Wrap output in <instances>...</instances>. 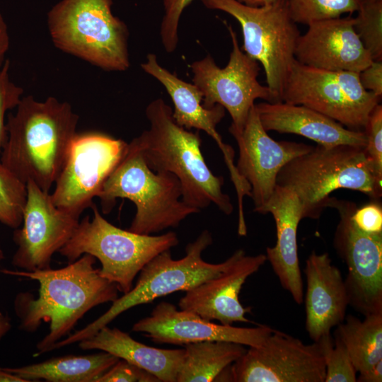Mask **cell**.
Instances as JSON below:
<instances>
[{"instance_id":"603a6c76","label":"cell","mask_w":382,"mask_h":382,"mask_svg":"<svg viewBox=\"0 0 382 382\" xmlns=\"http://www.w3.org/2000/svg\"><path fill=\"white\" fill-rule=\"evenodd\" d=\"M255 106L267 132L303 136L325 147L342 144L363 148L366 146L365 132L349 129L306 106L283 101H265Z\"/></svg>"},{"instance_id":"4316f807","label":"cell","mask_w":382,"mask_h":382,"mask_svg":"<svg viewBox=\"0 0 382 382\" xmlns=\"http://www.w3.org/2000/svg\"><path fill=\"white\" fill-rule=\"evenodd\" d=\"M335 337L345 345L357 372L362 373L382 359V313L345 316Z\"/></svg>"},{"instance_id":"484cf974","label":"cell","mask_w":382,"mask_h":382,"mask_svg":"<svg viewBox=\"0 0 382 382\" xmlns=\"http://www.w3.org/2000/svg\"><path fill=\"white\" fill-rule=\"evenodd\" d=\"M184 346V359L176 382L216 381L246 351L244 345L226 341H204Z\"/></svg>"},{"instance_id":"d590c367","label":"cell","mask_w":382,"mask_h":382,"mask_svg":"<svg viewBox=\"0 0 382 382\" xmlns=\"http://www.w3.org/2000/svg\"><path fill=\"white\" fill-rule=\"evenodd\" d=\"M352 219L356 226L366 233H382V207L376 202H370L355 209Z\"/></svg>"},{"instance_id":"d6986e66","label":"cell","mask_w":382,"mask_h":382,"mask_svg":"<svg viewBox=\"0 0 382 382\" xmlns=\"http://www.w3.org/2000/svg\"><path fill=\"white\" fill-rule=\"evenodd\" d=\"M267 261L265 254L247 255L243 249L234 261L221 274L185 291L179 302L180 309L194 312L204 319L218 320L221 324L250 323L239 294L246 279Z\"/></svg>"},{"instance_id":"277c9868","label":"cell","mask_w":382,"mask_h":382,"mask_svg":"<svg viewBox=\"0 0 382 382\" xmlns=\"http://www.w3.org/2000/svg\"><path fill=\"white\" fill-rule=\"evenodd\" d=\"M98 197L105 214L117 198L132 201L137 211L128 230L139 234L178 227L187 216L200 212L183 201L181 185L174 175L154 172L149 167L137 137L128 144Z\"/></svg>"},{"instance_id":"52a82bcc","label":"cell","mask_w":382,"mask_h":382,"mask_svg":"<svg viewBox=\"0 0 382 382\" xmlns=\"http://www.w3.org/2000/svg\"><path fill=\"white\" fill-rule=\"evenodd\" d=\"M212 243L210 232L204 230L187 245L183 257L173 259L170 250L158 254L139 272L135 286L129 291L112 302L110 308L94 321L60 340L52 346L51 349L88 339L131 308L150 303L175 291H187L216 277L234 261L239 249L222 262L209 263L203 260L202 253Z\"/></svg>"},{"instance_id":"8d00e7d4","label":"cell","mask_w":382,"mask_h":382,"mask_svg":"<svg viewBox=\"0 0 382 382\" xmlns=\"http://www.w3.org/2000/svg\"><path fill=\"white\" fill-rule=\"evenodd\" d=\"M360 83L367 91L382 96V61L372 62L359 73Z\"/></svg>"},{"instance_id":"ee69618b","label":"cell","mask_w":382,"mask_h":382,"mask_svg":"<svg viewBox=\"0 0 382 382\" xmlns=\"http://www.w3.org/2000/svg\"></svg>"},{"instance_id":"b9f144b4","label":"cell","mask_w":382,"mask_h":382,"mask_svg":"<svg viewBox=\"0 0 382 382\" xmlns=\"http://www.w3.org/2000/svg\"><path fill=\"white\" fill-rule=\"evenodd\" d=\"M238 1L251 6H261L271 3L274 0H238Z\"/></svg>"},{"instance_id":"ab89813d","label":"cell","mask_w":382,"mask_h":382,"mask_svg":"<svg viewBox=\"0 0 382 382\" xmlns=\"http://www.w3.org/2000/svg\"><path fill=\"white\" fill-rule=\"evenodd\" d=\"M11 323L8 316L0 312V341L3 337L11 330Z\"/></svg>"},{"instance_id":"f546056e","label":"cell","mask_w":382,"mask_h":382,"mask_svg":"<svg viewBox=\"0 0 382 382\" xmlns=\"http://www.w3.org/2000/svg\"><path fill=\"white\" fill-rule=\"evenodd\" d=\"M354 28L373 60L382 61V0H364Z\"/></svg>"},{"instance_id":"8fae6325","label":"cell","mask_w":382,"mask_h":382,"mask_svg":"<svg viewBox=\"0 0 382 382\" xmlns=\"http://www.w3.org/2000/svg\"><path fill=\"white\" fill-rule=\"evenodd\" d=\"M128 143L100 132L76 134L51 195L54 204L76 217L93 205L125 154Z\"/></svg>"},{"instance_id":"4fadbf2b","label":"cell","mask_w":382,"mask_h":382,"mask_svg":"<svg viewBox=\"0 0 382 382\" xmlns=\"http://www.w3.org/2000/svg\"><path fill=\"white\" fill-rule=\"evenodd\" d=\"M328 207L340 217L333 245L348 269L344 282L349 306L364 316L382 313V233H366L356 226L355 203L330 197Z\"/></svg>"},{"instance_id":"9a60e30c","label":"cell","mask_w":382,"mask_h":382,"mask_svg":"<svg viewBox=\"0 0 382 382\" xmlns=\"http://www.w3.org/2000/svg\"><path fill=\"white\" fill-rule=\"evenodd\" d=\"M26 187L22 227L13 233L17 250L11 262L33 272L50 267L52 255L71 238L79 219L57 208L51 195L34 182L28 181Z\"/></svg>"},{"instance_id":"8992f818","label":"cell","mask_w":382,"mask_h":382,"mask_svg":"<svg viewBox=\"0 0 382 382\" xmlns=\"http://www.w3.org/2000/svg\"><path fill=\"white\" fill-rule=\"evenodd\" d=\"M112 0H62L48 13L54 45L105 71L130 66L129 32L112 12Z\"/></svg>"},{"instance_id":"5bb4252c","label":"cell","mask_w":382,"mask_h":382,"mask_svg":"<svg viewBox=\"0 0 382 382\" xmlns=\"http://www.w3.org/2000/svg\"><path fill=\"white\" fill-rule=\"evenodd\" d=\"M230 366L226 381L324 382L325 377L318 342L306 345L274 329L260 345L249 347Z\"/></svg>"},{"instance_id":"7402d4cb","label":"cell","mask_w":382,"mask_h":382,"mask_svg":"<svg viewBox=\"0 0 382 382\" xmlns=\"http://www.w3.org/2000/svg\"><path fill=\"white\" fill-rule=\"evenodd\" d=\"M141 67L164 86L174 105L173 117L176 123L187 129L194 128L209 135L221 149L229 173L236 174L237 168L234 163V150L223 141L216 130L217 125L225 115V109L219 105L205 108L199 88L194 83L182 80L161 66L154 53L146 56V60L141 64Z\"/></svg>"},{"instance_id":"30bf717a","label":"cell","mask_w":382,"mask_h":382,"mask_svg":"<svg viewBox=\"0 0 382 382\" xmlns=\"http://www.w3.org/2000/svg\"><path fill=\"white\" fill-rule=\"evenodd\" d=\"M380 97L361 86L359 72L327 71L295 60L282 101L311 108L346 128L364 132Z\"/></svg>"},{"instance_id":"e0dca14e","label":"cell","mask_w":382,"mask_h":382,"mask_svg":"<svg viewBox=\"0 0 382 382\" xmlns=\"http://www.w3.org/2000/svg\"><path fill=\"white\" fill-rule=\"evenodd\" d=\"M156 343L185 345L204 341H226L248 347L260 345L274 329L257 324L254 328L234 327L212 323L197 313L178 310L170 303L162 301L132 326Z\"/></svg>"},{"instance_id":"7bdbcfd3","label":"cell","mask_w":382,"mask_h":382,"mask_svg":"<svg viewBox=\"0 0 382 382\" xmlns=\"http://www.w3.org/2000/svg\"><path fill=\"white\" fill-rule=\"evenodd\" d=\"M5 258V256H4V253L2 250V249L0 248V262L3 260H4Z\"/></svg>"},{"instance_id":"4dcf8cb0","label":"cell","mask_w":382,"mask_h":382,"mask_svg":"<svg viewBox=\"0 0 382 382\" xmlns=\"http://www.w3.org/2000/svg\"><path fill=\"white\" fill-rule=\"evenodd\" d=\"M318 342L325 365L324 382H357V371L341 340L329 333Z\"/></svg>"},{"instance_id":"7c38bea8","label":"cell","mask_w":382,"mask_h":382,"mask_svg":"<svg viewBox=\"0 0 382 382\" xmlns=\"http://www.w3.org/2000/svg\"><path fill=\"white\" fill-rule=\"evenodd\" d=\"M227 28L232 50L226 66L220 68L207 54L193 62L190 69L192 82L202 93L203 105L207 108L215 105L222 106L232 120L228 129L241 131L255 100L274 101L268 87L257 80L259 63L241 50L232 26L228 25Z\"/></svg>"},{"instance_id":"9c48e42d","label":"cell","mask_w":382,"mask_h":382,"mask_svg":"<svg viewBox=\"0 0 382 382\" xmlns=\"http://www.w3.org/2000/svg\"><path fill=\"white\" fill-rule=\"evenodd\" d=\"M201 1L207 8L224 11L239 23L245 53L262 66L274 103L281 102L301 35L286 0H274L261 6H248L238 0Z\"/></svg>"},{"instance_id":"6da1fadb","label":"cell","mask_w":382,"mask_h":382,"mask_svg":"<svg viewBox=\"0 0 382 382\" xmlns=\"http://www.w3.org/2000/svg\"><path fill=\"white\" fill-rule=\"evenodd\" d=\"M96 257L83 254L64 267L52 270L1 272L26 277L39 282L35 299L28 292L19 293L14 300V310L20 320L19 328L36 331L42 323H50L49 332L37 344L39 355L69 335L78 321L93 308L118 298V288L103 277L96 268Z\"/></svg>"},{"instance_id":"2e32d148","label":"cell","mask_w":382,"mask_h":382,"mask_svg":"<svg viewBox=\"0 0 382 382\" xmlns=\"http://www.w3.org/2000/svg\"><path fill=\"white\" fill-rule=\"evenodd\" d=\"M228 130L238 146L239 157L236 166L250 186L254 212L258 213L274 193L280 170L293 158L310 151L313 146L274 140L263 128L255 105L241 131Z\"/></svg>"},{"instance_id":"f1b7e54d","label":"cell","mask_w":382,"mask_h":382,"mask_svg":"<svg viewBox=\"0 0 382 382\" xmlns=\"http://www.w3.org/2000/svg\"><path fill=\"white\" fill-rule=\"evenodd\" d=\"M27 199L26 184L0 161V222L19 228Z\"/></svg>"},{"instance_id":"83f0119b","label":"cell","mask_w":382,"mask_h":382,"mask_svg":"<svg viewBox=\"0 0 382 382\" xmlns=\"http://www.w3.org/2000/svg\"><path fill=\"white\" fill-rule=\"evenodd\" d=\"M289 11L296 23H311L341 17L357 12L364 0H286Z\"/></svg>"},{"instance_id":"7a4b0ae2","label":"cell","mask_w":382,"mask_h":382,"mask_svg":"<svg viewBox=\"0 0 382 382\" xmlns=\"http://www.w3.org/2000/svg\"><path fill=\"white\" fill-rule=\"evenodd\" d=\"M79 116L67 102L22 97L6 120L0 161L24 183L48 192L58 178L76 133Z\"/></svg>"},{"instance_id":"ba28073f","label":"cell","mask_w":382,"mask_h":382,"mask_svg":"<svg viewBox=\"0 0 382 382\" xmlns=\"http://www.w3.org/2000/svg\"><path fill=\"white\" fill-rule=\"evenodd\" d=\"M91 209L92 219L83 218L58 253L69 263L83 254L93 255L100 262V274L123 294L132 289L134 278L149 262L179 243L173 231L151 236L121 229L103 218L95 204Z\"/></svg>"},{"instance_id":"60d3db41","label":"cell","mask_w":382,"mask_h":382,"mask_svg":"<svg viewBox=\"0 0 382 382\" xmlns=\"http://www.w3.org/2000/svg\"><path fill=\"white\" fill-rule=\"evenodd\" d=\"M0 382H26L25 380L12 374L0 367Z\"/></svg>"},{"instance_id":"44dd1931","label":"cell","mask_w":382,"mask_h":382,"mask_svg":"<svg viewBox=\"0 0 382 382\" xmlns=\"http://www.w3.org/2000/svg\"><path fill=\"white\" fill-rule=\"evenodd\" d=\"M270 213L274 219L277 242L266 248V257L282 286L294 301H303V281L297 251V228L302 218V209L296 195L289 189L277 185L267 203L258 212Z\"/></svg>"},{"instance_id":"3957f363","label":"cell","mask_w":382,"mask_h":382,"mask_svg":"<svg viewBox=\"0 0 382 382\" xmlns=\"http://www.w3.org/2000/svg\"><path fill=\"white\" fill-rule=\"evenodd\" d=\"M146 116L149 129L137 139L149 167L174 175L181 185L182 199L189 206L200 211L214 204L224 214H231L233 206L222 190L224 178L207 165L199 132L177 124L172 108L162 98L147 105Z\"/></svg>"},{"instance_id":"836d02e7","label":"cell","mask_w":382,"mask_h":382,"mask_svg":"<svg viewBox=\"0 0 382 382\" xmlns=\"http://www.w3.org/2000/svg\"><path fill=\"white\" fill-rule=\"evenodd\" d=\"M193 0H163L164 14L160 35L165 50L174 52L178 43V27L183 11Z\"/></svg>"},{"instance_id":"ffe728a7","label":"cell","mask_w":382,"mask_h":382,"mask_svg":"<svg viewBox=\"0 0 382 382\" xmlns=\"http://www.w3.org/2000/svg\"><path fill=\"white\" fill-rule=\"evenodd\" d=\"M304 273L306 330L313 342H318L345 320L347 294L341 272L332 264L328 253L312 251L306 260Z\"/></svg>"},{"instance_id":"1f68e13d","label":"cell","mask_w":382,"mask_h":382,"mask_svg":"<svg viewBox=\"0 0 382 382\" xmlns=\"http://www.w3.org/2000/svg\"><path fill=\"white\" fill-rule=\"evenodd\" d=\"M10 66V61L6 59L0 69V154L8 136L6 114L17 107L23 93V89L11 79Z\"/></svg>"},{"instance_id":"5b68a950","label":"cell","mask_w":382,"mask_h":382,"mask_svg":"<svg viewBox=\"0 0 382 382\" xmlns=\"http://www.w3.org/2000/svg\"><path fill=\"white\" fill-rule=\"evenodd\" d=\"M382 180L375 175L363 147L319 144L288 162L277 185L291 190L302 209V218L318 219L338 189L361 192L372 199L382 195Z\"/></svg>"},{"instance_id":"d6a6232c","label":"cell","mask_w":382,"mask_h":382,"mask_svg":"<svg viewBox=\"0 0 382 382\" xmlns=\"http://www.w3.org/2000/svg\"><path fill=\"white\" fill-rule=\"evenodd\" d=\"M364 132L366 157L376 178L382 180V105L380 103L372 111Z\"/></svg>"},{"instance_id":"74e56055","label":"cell","mask_w":382,"mask_h":382,"mask_svg":"<svg viewBox=\"0 0 382 382\" xmlns=\"http://www.w3.org/2000/svg\"><path fill=\"white\" fill-rule=\"evenodd\" d=\"M10 37L7 25L0 12V69L6 62V54L9 49Z\"/></svg>"},{"instance_id":"d4e9b609","label":"cell","mask_w":382,"mask_h":382,"mask_svg":"<svg viewBox=\"0 0 382 382\" xmlns=\"http://www.w3.org/2000/svg\"><path fill=\"white\" fill-rule=\"evenodd\" d=\"M120 359L106 352L66 355L16 368H3L26 382H96Z\"/></svg>"},{"instance_id":"f35d334b","label":"cell","mask_w":382,"mask_h":382,"mask_svg":"<svg viewBox=\"0 0 382 382\" xmlns=\"http://www.w3.org/2000/svg\"><path fill=\"white\" fill-rule=\"evenodd\" d=\"M382 359L366 371L359 373L357 376V382H381Z\"/></svg>"},{"instance_id":"e575fe53","label":"cell","mask_w":382,"mask_h":382,"mask_svg":"<svg viewBox=\"0 0 382 382\" xmlns=\"http://www.w3.org/2000/svg\"><path fill=\"white\" fill-rule=\"evenodd\" d=\"M160 382L159 379L124 359H120L96 382Z\"/></svg>"},{"instance_id":"cb8c5ba5","label":"cell","mask_w":382,"mask_h":382,"mask_svg":"<svg viewBox=\"0 0 382 382\" xmlns=\"http://www.w3.org/2000/svg\"><path fill=\"white\" fill-rule=\"evenodd\" d=\"M83 350L98 349L108 352L143 369L160 381L176 382L185 349H160L134 340L128 333L108 325L94 335L79 342Z\"/></svg>"},{"instance_id":"ac0fdd59","label":"cell","mask_w":382,"mask_h":382,"mask_svg":"<svg viewBox=\"0 0 382 382\" xmlns=\"http://www.w3.org/2000/svg\"><path fill=\"white\" fill-rule=\"evenodd\" d=\"M351 16L316 21L299 37L295 59L310 67L360 72L371 62L354 28Z\"/></svg>"}]
</instances>
